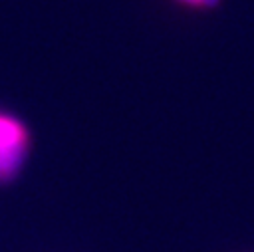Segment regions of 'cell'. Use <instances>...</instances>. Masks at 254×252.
<instances>
[{"instance_id":"2","label":"cell","mask_w":254,"mask_h":252,"mask_svg":"<svg viewBox=\"0 0 254 252\" xmlns=\"http://www.w3.org/2000/svg\"><path fill=\"white\" fill-rule=\"evenodd\" d=\"M181 4L187 6H194V8H216L220 4V0H177Z\"/></svg>"},{"instance_id":"1","label":"cell","mask_w":254,"mask_h":252,"mask_svg":"<svg viewBox=\"0 0 254 252\" xmlns=\"http://www.w3.org/2000/svg\"><path fill=\"white\" fill-rule=\"evenodd\" d=\"M26 147V129L6 117L0 115V179H6L18 167Z\"/></svg>"}]
</instances>
